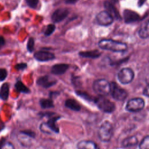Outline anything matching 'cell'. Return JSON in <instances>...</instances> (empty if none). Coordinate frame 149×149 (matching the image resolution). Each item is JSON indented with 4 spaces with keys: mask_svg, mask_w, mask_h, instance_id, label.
<instances>
[{
    "mask_svg": "<svg viewBox=\"0 0 149 149\" xmlns=\"http://www.w3.org/2000/svg\"><path fill=\"white\" fill-rule=\"evenodd\" d=\"M77 147L78 149H100L95 143L90 140H81L77 143Z\"/></svg>",
    "mask_w": 149,
    "mask_h": 149,
    "instance_id": "15",
    "label": "cell"
},
{
    "mask_svg": "<svg viewBox=\"0 0 149 149\" xmlns=\"http://www.w3.org/2000/svg\"><path fill=\"white\" fill-rule=\"evenodd\" d=\"M143 94L144 95H146L147 97L148 96V86H147V87L146 88H144V91H143Z\"/></svg>",
    "mask_w": 149,
    "mask_h": 149,
    "instance_id": "36",
    "label": "cell"
},
{
    "mask_svg": "<svg viewBox=\"0 0 149 149\" xmlns=\"http://www.w3.org/2000/svg\"><path fill=\"white\" fill-rule=\"evenodd\" d=\"M94 102L97 107L103 112L112 113L115 110V104L104 96L99 95L94 99Z\"/></svg>",
    "mask_w": 149,
    "mask_h": 149,
    "instance_id": "4",
    "label": "cell"
},
{
    "mask_svg": "<svg viewBox=\"0 0 149 149\" xmlns=\"http://www.w3.org/2000/svg\"><path fill=\"white\" fill-rule=\"evenodd\" d=\"M101 55V53L98 50H92V51H81L79 52V55L87 58L96 59L99 58Z\"/></svg>",
    "mask_w": 149,
    "mask_h": 149,
    "instance_id": "16",
    "label": "cell"
},
{
    "mask_svg": "<svg viewBox=\"0 0 149 149\" xmlns=\"http://www.w3.org/2000/svg\"><path fill=\"white\" fill-rule=\"evenodd\" d=\"M111 3H117L118 2V0H109Z\"/></svg>",
    "mask_w": 149,
    "mask_h": 149,
    "instance_id": "37",
    "label": "cell"
},
{
    "mask_svg": "<svg viewBox=\"0 0 149 149\" xmlns=\"http://www.w3.org/2000/svg\"><path fill=\"white\" fill-rule=\"evenodd\" d=\"M113 134V127L109 121H105L100 127L98 130V136L100 140L103 142L110 141Z\"/></svg>",
    "mask_w": 149,
    "mask_h": 149,
    "instance_id": "3",
    "label": "cell"
},
{
    "mask_svg": "<svg viewBox=\"0 0 149 149\" xmlns=\"http://www.w3.org/2000/svg\"><path fill=\"white\" fill-rule=\"evenodd\" d=\"M20 133L29 136V137H34L35 136V133L33 132H31L30 130H24V131H22Z\"/></svg>",
    "mask_w": 149,
    "mask_h": 149,
    "instance_id": "31",
    "label": "cell"
},
{
    "mask_svg": "<svg viewBox=\"0 0 149 149\" xmlns=\"http://www.w3.org/2000/svg\"><path fill=\"white\" fill-rule=\"evenodd\" d=\"M9 93V87L7 83H3L0 88V98L3 100L6 101L8 100Z\"/></svg>",
    "mask_w": 149,
    "mask_h": 149,
    "instance_id": "21",
    "label": "cell"
},
{
    "mask_svg": "<svg viewBox=\"0 0 149 149\" xmlns=\"http://www.w3.org/2000/svg\"><path fill=\"white\" fill-rule=\"evenodd\" d=\"M0 149H15V147L10 142H5L3 140L0 143Z\"/></svg>",
    "mask_w": 149,
    "mask_h": 149,
    "instance_id": "26",
    "label": "cell"
},
{
    "mask_svg": "<svg viewBox=\"0 0 149 149\" xmlns=\"http://www.w3.org/2000/svg\"><path fill=\"white\" fill-rule=\"evenodd\" d=\"M110 93L113 99L120 101H124L128 95L127 92L115 82L110 83Z\"/></svg>",
    "mask_w": 149,
    "mask_h": 149,
    "instance_id": "5",
    "label": "cell"
},
{
    "mask_svg": "<svg viewBox=\"0 0 149 149\" xmlns=\"http://www.w3.org/2000/svg\"><path fill=\"white\" fill-rule=\"evenodd\" d=\"M145 105V102L141 98H133L129 100L126 105V111L131 112H137L142 110Z\"/></svg>",
    "mask_w": 149,
    "mask_h": 149,
    "instance_id": "7",
    "label": "cell"
},
{
    "mask_svg": "<svg viewBox=\"0 0 149 149\" xmlns=\"http://www.w3.org/2000/svg\"><path fill=\"white\" fill-rule=\"evenodd\" d=\"M93 90L100 96H106L110 93V83L104 79L94 81L93 84Z\"/></svg>",
    "mask_w": 149,
    "mask_h": 149,
    "instance_id": "2",
    "label": "cell"
},
{
    "mask_svg": "<svg viewBox=\"0 0 149 149\" xmlns=\"http://www.w3.org/2000/svg\"><path fill=\"white\" fill-rule=\"evenodd\" d=\"M69 11L66 8H59L55 10L51 16L54 23H59L64 20L69 15Z\"/></svg>",
    "mask_w": 149,
    "mask_h": 149,
    "instance_id": "9",
    "label": "cell"
},
{
    "mask_svg": "<svg viewBox=\"0 0 149 149\" xmlns=\"http://www.w3.org/2000/svg\"><path fill=\"white\" fill-rule=\"evenodd\" d=\"M146 1V0H139L138 1V6H139V7H141V6H143V5L145 3Z\"/></svg>",
    "mask_w": 149,
    "mask_h": 149,
    "instance_id": "35",
    "label": "cell"
},
{
    "mask_svg": "<svg viewBox=\"0 0 149 149\" xmlns=\"http://www.w3.org/2000/svg\"><path fill=\"white\" fill-rule=\"evenodd\" d=\"M95 19L97 23L102 26H108L113 22V17L106 10L99 12L96 15Z\"/></svg>",
    "mask_w": 149,
    "mask_h": 149,
    "instance_id": "8",
    "label": "cell"
},
{
    "mask_svg": "<svg viewBox=\"0 0 149 149\" xmlns=\"http://www.w3.org/2000/svg\"><path fill=\"white\" fill-rule=\"evenodd\" d=\"M55 26L53 24H49L47 26L45 31H44V35L45 36H51L55 31Z\"/></svg>",
    "mask_w": 149,
    "mask_h": 149,
    "instance_id": "25",
    "label": "cell"
},
{
    "mask_svg": "<svg viewBox=\"0 0 149 149\" xmlns=\"http://www.w3.org/2000/svg\"><path fill=\"white\" fill-rule=\"evenodd\" d=\"M34 48V40L33 38H30L27 44V49L29 52H32Z\"/></svg>",
    "mask_w": 149,
    "mask_h": 149,
    "instance_id": "27",
    "label": "cell"
},
{
    "mask_svg": "<svg viewBox=\"0 0 149 149\" xmlns=\"http://www.w3.org/2000/svg\"><path fill=\"white\" fill-rule=\"evenodd\" d=\"M15 86L16 89L19 92L26 94L29 93L30 92L29 88H27L21 81H17L16 83Z\"/></svg>",
    "mask_w": 149,
    "mask_h": 149,
    "instance_id": "22",
    "label": "cell"
},
{
    "mask_svg": "<svg viewBox=\"0 0 149 149\" xmlns=\"http://www.w3.org/2000/svg\"><path fill=\"white\" fill-rule=\"evenodd\" d=\"M138 140L137 137L134 136H133L125 139L122 143V145L124 147H129L136 146Z\"/></svg>",
    "mask_w": 149,
    "mask_h": 149,
    "instance_id": "20",
    "label": "cell"
},
{
    "mask_svg": "<svg viewBox=\"0 0 149 149\" xmlns=\"http://www.w3.org/2000/svg\"><path fill=\"white\" fill-rule=\"evenodd\" d=\"M69 65L66 63H58L51 67V72L54 74L60 75L64 74L69 69Z\"/></svg>",
    "mask_w": 149,
    "mask_h": 149,
    "instance_id": "14",
    "label": "cell"
},
{
    "mask_svg": "<svg viewBox=\"0 0 149 149\" xmlns=\"http://www.w3.org/2000/svg\"><path fill=\"white\" fill-rule=\"evenodd\" d=\"M40 104L42 108H50L54 107V103L51 99H41L40 101Z\"/></svg>",
    "mask_w": 149,
    "mask_h": 149,
    "instance_id": "23",
    "label": "cell"
},
{
    "mask_svg": "<svg viewBox=\"0 0 149 149\" xmlns=\"http://www.w3.org/2000/svg\"><path fill=\"white\" fill-rule=\"evenodd\" d=\"M140 149H149V136L147 135L143 138L139 144Z\"/></svg>",
    "mask_w": 149,
    "mask_h": 149,
    "instance_id": "24",
    "label": "cell"
},
{
    "mask_svg": "<svg viewBox=\"0 0 149 149\" xmlns=\"http://www.w3.org/2000/svg\"><path fill=\"white\" fill-rule=\"evenodd\" d=\"M63 1L66 4H74L79 0H63Z\"/></svg>",
    "mask_w": 149,
    "mask_h": 149,
    "instance_id": "33",
    "label": "cell"
},
{
    "mask_svg": "<svg viewBox=\"0 0 149 149\" xmlns=\"http://www.w3.org/2000/svg\"><path fill=\"white\" fill-rule=\"evenodd\" d=\"M123 17L126 23L136 22L140 19V16L137 12L129 9H126L123 11Z\"/></svg>",
    "mask_w": 149,
    "mask_h": 149,
    "instance_id": "10",
    "label": "cell"
},
{
    "mask_svg": "<svg viewBox=\"0 0 149 149\" xmlns=\"http://www.w3.org/2000/svg\"><path fill=\"white\" fill-rule=\"evenodd\" d=\"M27 5L31 8H36L39 3V0H26Z\"/></svg>",
    "mask_w": 149,
    "mask_h": 149,
    "instance_id": "28",
    "label": "cell"
},
{
    "mask_svg": "<svg viewBox=\"0 0 149 149\" xmlns=\"http://www.w3.org/2000/svg\"><path fill=\"white\" fill-rule=\"evenodd\" d=\"M27 67V64L24 63H18L15 66V68L17 70H23L26 69Z\"/></svg>",
    "mask_w": 149,
    "mask_h": 149,
    "instance_id": "32",
    "label": "cell"
},
{
    "mask_svg": "<svg viewBox=\"0 0 149 149\" xmlns=\"http://www.w3.org/2000/svg\"><path fill=\"white\" fill-rule=\"evenodd\" d=\"M34 58L40 62H47L51 61L55 59V56L54 54L45 51H38L34 54Z\"/></svg>",
    "mask_w": 149,
    "mask_h": 149,
    "instance_id": "12",
    "label": "cell"
},
{
    "mask_svg": "<svg viewBox=\"0 0 149 149\" xmlns=\"http://www.w3.org/2000/svg\"><path fill=\"white\" fill-rule=\"evenodd\" d=\"M134 77L133 70L129 68L121 69L117 74V78L119 82L123 84H127L131 83Z\"/></svg>",
    "mask_w": 149,
    "mask_h": 149,
    "instance_id": "6",
    "label": "cell"
},
{
    "mask_svg": "<svg viewBox=\"0 0 149 149\" xmlns=\"http://www.w3.org/2000/svg\"><path fill=\"white\" fill-rule=\"evenodd\" d=\"M8 73L5 69H0V81H3L7 76Z\"/></svg>",
    "mask_w": 149,
    "mask_h": 149,
    "instance_id": "30",
    "label": "cell"
},
{
    "mask_svg": "<svg viewBox=\"0 0 149 149\" xmlns=\"http://www.w3.org/2000/svg\"><path fill=\"white\" fill-rule=\"evenodd\" d=\"M65 105L66 108L74 111H79L81 108L80 104L76 100L73 99H68L66 100Z\"/></svg>",
    "mask_w": 149,
    "mask_h": 149,
    "instance_id": "17",
    "label": "cell"
},
{
    "mask_svg": "<svg viewBox=\"0 0 149 149\" xmlns=\"http://www.w3.org/2000/svg\"><path fill=\"white\" fill-rule=\"evenodd\" d=\"M139 36L143 39H146L148 37V21L147 20L143 24H141L139 32Z\"/></svg>",
    "mask_w": 149,
    "mask_h": 149,
    "instance_id": "18",
    "label": "cell"
},
{
    "mask_svg": "<svg viewBox=\"0 0 149 149\" xmlns=\"http://www.w3.org/2000/svg\"><path fill=\"white\" fill-rule=\"evenodd\" d=\"M5 39L3 38V37L0 36V49L1 48V47L5 44Z\"/></svg>",
    "mask_w": 149,
    "mask_h": 149,
    "instance_id": "34",
    "label": "cell"
},
{
    "mask_svg": "<svg viewBox=\"0 0 149 149\" xmlns=\"http://www.w3.org/2000/svg\"><path fill=\"white\" fill-rule=\"evenodd\" d=\"M57 81L54 78L50 77L48 75L41 76L37 80V84L44 88H49L55 85Z\"/></svg>",
    "mask_w": 149,
    "mask_h": 149,
    "instance_id": "11",
    "label": "cell"
},
{
    "mask_svg": "<svg viewBox=\"0 0 149 149\" xmlns=\"http://www.w3.org/2000/svg\"><path fill=\"white\" fill-rule=\"evenodd\" d=\"M104 6L106 9V11L111 15L113 19H115L118 20H122L121 16L118 10L112 3L109 1H105L104 3Z\"/></svg>",
    "mask_w": 149,
    "mask_h": 149,
    "instance_id": "13",
    "label": "cell"
},
{
    "mask_svg": "<svg viewBox=\"0 0 149 149\" xmlns=\"http://www.w3.org/2000/svg\"><path fill=\"white\" fill-rule=\"evenodd\" d=\"M76 94L79 96H80L81 97H82L83 98H84V99L87 100L88 101H91L92 100L91 97L89 95H88L87 93H86L81 92L80 91H76Z\"/></svg>",
    "mask_w": 149,
    "mask_h": 149,
    "instance_id": "29",
    "label": "cell"
},
{
    "mask_svg": "<svg viewBox=\"0 0 149 149\" xmlns=\"http://www.w3.org/2000/svg\"><path fill=\"white\" fill-rule=\"evenodd\" d=\"M60 117H53L51 118L50 119L48 120L47 122L45 123V125L48 128V129L51 132H54L55 133H58L59 132V128L56 126V120L58 119Z\"/></svg>",
    "mask_w": 149,
    "mask_h": 149,
    "instance_id": "19",
    "label": "cell"
},
{
    "mask_svg": "<svg viewBox=\"0 0 149 149\" xmlns=\"http://www.w3.org/2000/svg\"><path fill=\"white\" fill-rule=\"evenodd\" d=\"M98 45L102 49L116 52H123L127 49V45L126 43L111 39L101 40L98 42Z\"/></svg>",
    "mask_w": 149,
    "mask_h": 149,
    "instance_id": "1",
    "label": "cell"
}]
</instances>
